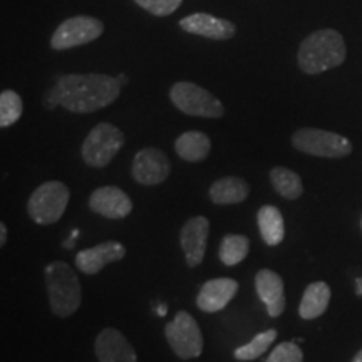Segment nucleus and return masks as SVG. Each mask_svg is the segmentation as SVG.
Masks as SVG:
<instances>
[{
	"mask_svg": "<svg viewBox=\"0 0 362 362\" xmlns=\"http://www.w3.org/2000/svg\"><path fill=\"white\" fill-rule=\"evenodd\" d=\"M121 84L106 74H66L59 76L47 90L44 106L47 110L62 106L78 115L96 112L119 98Z\"/></svg>",
	"mask_w": 362,
	"mask_h": 362,
	"instance_id": "nucleus-1",
	"label": "nucleus"
},
{
	"mask_svg": "<svg viewBox=\"0 0 362 362\" xmlns=\"http://www.w3.org/2000/svg\"><path fill=\"white\" fill-rule=\"evenodd\" d=\"M347 56L346 42L336 29H320L302 40L297 62L305 74H320L344 64Z\"/></svg>",
	"mask_w": 362,
	"mask_h": 362,
	"instance_id": "nucleus-2",
	"label": "nucleus"
},
{
	"mask_svg": "<svg viewBox=\"0 0 362 362\" xmlns=\"http://www.w3.org/2000/svg\"><path fill=\"white\" fill-rule=\"evenodd\" d=\"M49 307L59 317L74 314L83 302V288L78 274L66 262H51L44 270Z\"/></svg>",
	"mask_w": 362,
	"mask_h": 362,
	"instance_id": "nucleus-3",
	"label": "nucleus"
},
{
	"mask_svg": "<svg viewBox=\"0 0 362 362\" xmlns=\"http://www.w3.org/2000/svg\"><path fill=\"white\" fill-rule=\"evenodd\" d=\"M124 133L111 123H99L86 136L81 155L86 165L93 168H104L115 160L124 146Z\"/></svg>",
	"mask_w": 362,
	"mask_h": 362,
	"instance_id": "nucleus-4",
	"label": "nucleus"
},
{
	"mask_svg": "<svg viewBox=\"0 0 362 362\" xmlns=\"http://www.w3.org/2000/svg\"><path fill=\"white\" fill-rule=\"evenodd\" d=\"M170 99L176 110L188 116L218 119L225 115V107L220 99H216L210 90L202 86L188 83V81H180L171 86Z\"/></svg>",
	"mask_w": 362,
	"mask_h": 362,
	"instance_id": "nucleus-5",
	"label": "nucleus"
},
{
	"mask_svg": "<svg viewBox=\"0 0 362 362\" xmlns=\"http://www.w3.org/2000/svg\"><path fill=\"white\" fill-rule=\"evenodd\" d=\"M71 192L62 181H45L30 194L27 203L29 216L39 225H51L64 215Z\"/></svg>",
	"mask_w": 362,
	"mask_h": 362,
	"instance_id": "nucleus-6",
	"label": "nucleus"
},
{
	"mask_svg": "<svg viewBox=\"0 0 362 362\" xmlns=\"http://www.w3.org/2000/svg\"><path fill=\"white\" fill-rule=\"evenodd\" d=\"M292 144L304 155L319 158H344L352 153V143L332 131L302 128L293 133Z\"/></svg>",
	"mask_w": 362,
	"mask_h": 362,
	"instance_id": "nucleus-7",
	"label": "nucleus"
},
{
	"mask_svg": "<svg viewBox=\"0 0 362 362\" xmlns=\"http://www.w3.org/2000/svg\"><path fill=\"white\" fill-rule=\"evenodd\" d=\"M165 337L180 359L188 361L200 357L203 352V334L200 325L188 312L181 310L166 324Z\"/></svg>",
	"mask_w": 362,
	"mask_h": 362,
	"instance_id": "nucleus-8",
	"label": "nucleus"
},
{
	"mask_svg": "<svg viewBox=\"0 0 362 362\" xmlns=\"http://www.w3.org/2000/svg\"><path fill=\"white\" fill-rule=\"evenodd\" d=\"M104 33V24L96 17L74 16L62 22L54 30L51 47L54 51H67V49L81 47L98 40Z\"/></svg>",
	"mask_w": 362,
	"mask_h": 362,
	"instance_id": "nucleus-9",
	"label": "nucleus"
},
{
	"mask_svg": "<svg viewBox=\"0 0 362 362\" xmlns=\"http://www.w3.org/2000/svg\"><path fill=\"white\" fill-rule=\"evenodd\" d=\"M171 165L168 156L158 148H143L136 153L131 173L138 183L144 187H155L168 178Z\"/></svg>",
	"mask_w": 362,
	"mask_h": 362,
	"instance_id": "nucleus-10",
	"label": "nucleus"
},
{
	"mask_svg": "<svg viewBox=\"0 0 362 362\" xmlns=\"http://www.w3.org/2000/svg\"><path fill=\"white\" fill-rule=\"evenodd\" d=\"M181 30L210 40H230L237 34L233 22L206 12H194L180 21Z\"/></svg>",
	"mask_w": 362,
	"mask_h": 362,
	"instance_id": "nucleus-11",
	"label": "nucleus"
},
{
	"mask_svg": "<svg viewBox=\"0 0 362 362\" xmlns=\"http://www.w3.org/2000/svg\"><path fill=\"white\" fill-rule=\"evenodd\" d=\"M208 233H210V221L205 216H193L181 228L180 243L187 265L192 269L200 265L205 259Z\"/></svg>",
	"mask_w": 362,
	"mask_h": 362,
	"instance_id": "nucleus-12",
	"label": "nucleus"
},
{
	"mask_svg": "<svg viewBox=\"0 0 362 362\" xmlns=\"http://www.w3.org/2000/svg\"><path fill=\"white\" fill-rule=\"evenodd\" d=\"M89 208L104 218H126L133 210V202L128 193L117 187H103L94 189L89 197Z\"/></svg>",
	"mask_w": 362,
	"mask_h": 362,
	"instance_id": "nucleus-13",
	"label": "nucleus"
},
{
	"mask_svg": "<svg viewBox=\"0 0 362 362\" xmlns=\"http://www.w3.org/2000/svg\"><path fill=\"white\" fill-rule=\"evenodd\" d=\"M99 362H138L134 347L117 329L107 327L99 332L94 342Z\"/></svg>",
	"mask_w": 362,
	"mask_h": 362,
	"instance_id": "nucleus-14",
	"label": "nucleus"
},
{
	"mask_svg": "<svg viewBox=\"0 0 362 362\" xmlns=\"http://www.w3.org/2000/svg\"><path fill=\"white\" fill-rule=\"evenodd\" d=\"M124 255L126 248L123 243L110 240V242H103L96 247L88 248V250H81L76 255V267L86 275H94L106 265L124 259Z\"/></svg>",
	"mask_w": 362,
	"mask_h": 362,
	"instance_id": "nucleus-15",
	"label": "nucleus"
},
{
	"mask_svg": "<svg viewBox=\"0 0 362 362\" xmlns=\"http://www.w3.org/2000/svg\"><path fill=\"white\" fill-rule=\"evenodd\" d=\"M238 282L233 279H214L208 280L202 285L200 292L197 297V305L202 312L215 314V312L223 310L230 300L237 296Z\"/></svg>",
	"mask_w": 362,
	"mask_h": 362,
	"instance_id": "nucleus-16",
	"label": "nucleus"
},
{
	"mask_svg": "<svg viewBox=\"0 0 362 362\" xmlns=\"http://www.w3.org/2000/svg\"><path fill=\"white\" fill-rule=\"evenodd\" d=\"M257 296L267 307L270 317H280L285 310V287L284 280L277 272L262 269L255 275Z\"/></svg>",
	"mask_w": 362,
	"mask_h": 362,
	"instance_id": "nucleus-17",
	"label": "nucleus"
},
{
	"mask_svg": "<svg viewBox=\"0 0 362 362\" xmlns=\"http://www.w3.org/2000/svg\"><path fill=\"white\" fill-rule=\"evenodd\" d=\"M250 187L238 176H226L216 180L210 187V200L215 205H237L247 200Z\"/></svg>",
	"mask_w": 362,
	"mask_h": 362,
	"instance_id": "nucleus-18",
	"label": "nucleus"
},
{
	"mask_svg": "<svg viewBox=\"0 0 362 362\" xmlns=\"http://www.w3.org/2000/svg\"><path fill=\"white\" fill-rule=\"evenodd\" d=\"M211 141L202 131H187L180 134L175 141V151L181 160L188 163L203 161L210 155Z\"/></svg>",
	"mask_w": 362,
	"mask_h": 362,
	"instance_id": "nucleus-19",
	"label": "nucleus"
},
{
	"mask_svg": "<svg viewBox=\"0 0 362 362\" xmlns=\"http://www.w3.org/2000/svg\"><path fill=\"white\" fill-rule=\"evenodd\" d=\"M330 302V288L325 282H314L307 285L304 296H302L300 305H298V315L305 320L317 319L327 310Z\"/></svg>",
	"mask_w": 362,
	"mask_h": 362,
	"instance_id": "nucleus-20",
	"label": "nucleus"
},
{
	"mask_svg": "<svg viewBox=\"0 0 362 362\" xmlns=\"http://www.w3.org/2000/svg\"><path fill=\"white\" fill-rule=\"evenodd\" d=\"M257 221H259L262 240H264L267 245L275 247L282 243L285 237V223L284 216L277 206H262L259 210V215H257Z\"/></svg>",
	"mask_w": 362,
	"mask_h": 362,
	"instance_id": "nucleus-21",
	"label": "nucleus"
},
{
	"mask_svg": "<svg viewBox=\"0 0 362 362\" xmlns=\"http://www.w3.org/2000/svg\"><path fill=\"white\" fill-rule=\"evenodd\" d=\"M270 181L275 192L280 197H284L285 200H297L304 193V185H302L300 176L296 171L284 168V166H277V168L270 171Z\"/></svg>",
	"mask_w": 362,
	"mask_h": 362,
	"instance_id": "nucleus-22",
	"label": "nucleus"
},
{
	"mask_svg": "<svg viewBox=\"0 0 362 362\" xmlns=\"http://www.w3.org/2000/svg\"><path fill=\"white\" fill-rule=\"evenodd\" d=\"M250 242L245 235H225L220 243V260L226 267H235L247 259Z\"/></svg>",
	"mask_w": 362,
	"mask_h": 362,
	"instance_id": "nucleus-23",
	"label": "nucleus"
},
{
	"mask_svg": "<svg viewBox=\"0 0 362 362\" xmlns=\"http://www.w3.org/2000/svg\"><path fill=\"white\" fill-rule=\"evenodd\" d=\"M275 339H277V330L275 329H269V330H264V332L257 334L250 342L245 344V346H240L233 351L235 359L238 361L259 359L264 352L269 351V347L275 342Z\"/></svg>",
	"mask_w": 362,
	"mask_h": 362,
	"instance_id": "nucleus-24",
	"label": "nucleus"
},
{
	"mask_svg": "<svg viewBox=\"0 0 362 362\" xmlns=\"http://www.w3.org/2000/svg\"><path fill=\"white\" fill-rule=\"evenodd\" d=\"M22 99L16 90L6 89L0 94V126L8 128L21 119L22 116Z\"/></svg>",
	"mask_w": 362,
	"mask_h": 362,
	"instance_id": "nucleus-25",
	"label": "nucleus"
},
{
	"mask_svg": "<svg viewBox=\"0 0 362 362\" xmlns=\"http://www.w3.org/2000/svg\"><path fill=\"white\" fill-rule=\"evenodd\" d=\"M265 362H304V352L296 342H280Z\"/></svg>",
	"mask_w": 362,
	"mask_h": 362,
	"instance_id": "nucleus-26",
	"label": "nucleus"
},
{
	"mask_svg": "<svg viewBox=\"0 0 362 362\" xmlns=\"http://www.w3.org/2000/svg\"><path fill=\"white\" fill-rule=\"evenodd\" d=\"M136 6L156 17H168L183 4V0H134Z\"/></svg>",
	"mask_w": 362,
	"mask_h": 362,
	"instance_id": "nucleus-27",
	"label": "nucleus"
},
{
	"mask_svg": "<svg viewBox=\"0 0 362 362\" xmlns=\"http://www.w3.org/2000/svg\"><path fill=\"white\" fill-rule=\"evenodd\" d=\"M78 237H79V230H72L71 237L66 240V242H64V245H62V247H64L66 250H71V248L76 245V238H78Z\"/></svg>",
	"mask_w": 362,
	"mask_h": 362,
	"instance_id": "nucleus-28",
	"label": "nucleus"
},
{
	"mask_svg": "<svg viewBox=\"0 0 362 362\" xmlns=\"http://www.w3.org/2000/svg\"><path fill=\"white\" fill-rule=\"evenodd\" d=\"M7 242V226L6 223H0V245H6Z\"/></svg>",
	"mask_w": 362,
	"mask_h": 362,
	"instance_id": "nucleus-29",
	"label": "nucleus"
},
{
	"mask_svg": "<svg viewBox=\"0 0 362 362\" xmlns=\"http://www.w3.org/2000/svg\"><path fill=\"white\" fill-rule=\"evenodd\" d=\"M116 79H117V83L121 84V88H123V86L128 84V76H126V74H119V76H116Z\"/></svg>",
	"mask_w": 362,
	"mask_h": 362,
	"instance_id": "nucleus-30",
	"label": "nucleus"
},
{
	"mask_svg": "<svg viewBox=\"0 0 362 362\" xmlns=\"http://www.w3.org/2000/svg\"><path fill=\"white\" fill-rule=\"evenodd\" d=\"M356 293H357V296L362 297V277L356 280Z\"/></svg>",
	"mask_w": 362,
	"mask_h": 362,
	"instance_id": "nucleus-31",
	"label": "nucleus"
},
{
	"mask_svg": "<svg viewBox=\"0 0 362 362\" xmlns=\"http://www.w3.org/2000/svg\"><path fill=\"white\" fill-rule=\"evenodd\" d=\"M156 310H158V315H166V305H163V304H160L156 307Z\"/></svg>",
	"mask_w": 362,
	"mask_h": 362,
	"instance_id": "nucleus-32",
	"label": "nucleus"
},
{
	"mask_svg": "<svg viewBox=\"0 0 362 362\" xmlns=\"http://www.w3.org/2000/svg\"><path fill=\"white\" fill-rule=\"evenodd\" d=\"M352 362H362V349L354 356V359H352Z\"/></svg>",
	"mask_w": 362,
	"mask_h": 362,
	"instance_id": "nucleus-33",
	"label": "nucleus"
}]
</instances>
